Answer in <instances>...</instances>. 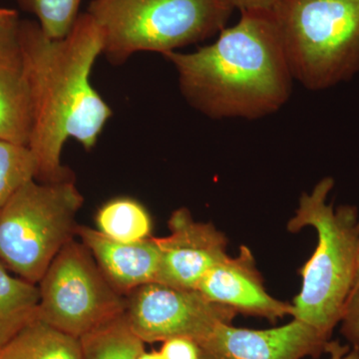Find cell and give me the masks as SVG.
I'll use <instances>...</instances> for the list:
<instances>
[{
	"label": "cell",
	"instance_id": "14",
	"mask_svg": "<svg viewBox=\"0 0 359 359\" xmlns=\"http://www.w3.org/2000/svg\"><path fill=\"white\" fill-rule=\"evenodd\" d=\"M39 285L27 282L0 262V348L39 318Z\"/></svg>",
	"mask_w": 359,
	"mask_h": 359
},
{
	"label": "cell",
	"instance_id": "2",
	"mask_svg": "<svg viewBox=\"0 0 359 359\" xmlns=\"http://www.w3.org/2000/svg\"><path fill=\"white\" fill-rule=\"evenodd\" d=\"M164 56L187 102L211 119H259L292 95L294 79L271 11L241 13L214 43Z\"/></svg>",
	"mask_w": 359,
	"mask_h": 359
},
{
	"label": "cell",
	"instance_id": "11",
	"mask_svg": "<svg viewBox=\"0 0 359 359\" xmlns=\"http://www.w3.org/2000/svg\"><path fill=\"white\" fill-rule=\"evenodd\" d=\"M197 290L215 304L233 309L236 313L257 316L275 323L292 314V304L278 301L266 292L256 259L247 245L237 256H226L212 266Z\"/></svg>",
	"mask_w": 359,
	"mask_h": 359
},
{
	"label": "cell",
	"instance_id": "19",
	"mask_svg": "<svg viewBox=\"0 0 359 359\" xmlns=\"http://www.w3.org/2000/svg\"><path fill=\"white\" fill-rule=\"evenodd\" d=\"M25 11L34 14L42 32L52 39L67 36L79 16L81 0H18Z\"/></svg>",
	"mask_w": 359,
	"mask_h": 359
},
{
	"label": "cell",
	"instance_id": "12",
	"mask_svg": "<svg viewBox=\"0 0 359 359\" xmlns=\"http://www.w3.org/2000/svg\"><path fill=\"white\" fill-rule=\"evenodd\" d=\"M77 236L108 282L124 297L157 280L160 249L155 237L140 242H118L86 226H78Z\"/></svg>",
	"mask_w": 359,
	"mask_h": 359
},
{
	"label": "cell",
	"instance_id": "24",
	"mask_svg": "<svg viewBox=\"0 0 359 359\" xmlns=\"http://www.w3.org/2000/svg\"><path fill=\"white\" fill-rule=\"evenodd\" d=\"M16 18H18V14L13 9L2 8V7H0V28Z\"/></svg>",
	"mask_w": 359,
	"mask_h": 359
},
{
	"label": "cell",
	"instance_id": "20",
	"mask_svg": "<svg viewBox=\"0 0 359 359\" xmlns=\"http://www.w3.org/2000/svg\"><path fill=\"white\" fill-rule=\"evenodd\" d=\"M163 359H219L199 342L189 339H172L162 342Z\"/></svg>",
	"mask_w": 359,
	"mask_h": 359
},
{
	"label": "cell",
	"instance_id": "10",
	"mask_svg": "<svg viewBox=\"0 0 359 359\" xmlns=\"http://www.w3.org/2000/svg\"><path fill=\"white\" fill-rule=\"evenodd\" d=\"M330 342L327 335L294 318L269 330L223 323L200 344L219 359H304L327 353Z\"/></svg>",
	"mask_w": 359,
	"mask_h": 359
},
{
	"label": "cell",
	"instance_id": "9",
	"mask_svg": "<svg viewBox=\"0 0 359 359\" xmlns=\"http://www.w3.org/2000/svg\"><path fill=\"white\" fill-rule=\"evenodd\" d=\"M170 233L155 238L160 266L155 283L183 290H197L203 276L224 257L228 238L215 224L198 222L185 207L168 221Z\"/></svg>",
	"mask_w": 359,
	"mask_h": 359
},
{
	"label": "cell",
	"instance_id": "21",
	"mask_svg": "<svg viewBox=\"0 0 359 359\" xmlns=\"http://www.w3.org/2000/svg\"><path fill=\"white\" fill-rule=\"evenodd\" d=\"M341 325V334L349 346L359 353V295L349 299L346 304Z\"/></svg>",
	"mask_w": 359,
	"mask_h": 359
},
{
	"label": "cell",
	"instance_id": "26",
	"mask_svg": "<svg viewBox=\"0 0 359 359\" xmlns=\"http://www.w3.org/2000/svg\"><path fill=\"white\" fill-rule=\"evenodd\" d=\"M138 359H163L159 351H146L139 355Z\"/></svg>",
	"mask_w": 359,
	"mask_h": 359
},
{
	"label": "cell",
	"instance_id": "4",
	"mask_svg": "<svg viewBox=\"0 0 359 359\" xmlns=\"http://www.w3.org/2000/svg\"><path fill=\"white\" fill-rule=\"evenodd\" d=\"M231 0H92L87 13L103 34V55L120 65L138 52L166 55L219 34Z\"/></svg>",
	"mask_w": 359,
	"mask_h": 359
},
{
	"label": "cell",
	"instance_id": "15",
	"mask_svg": "<svg viewBox=\"0 0 359 359\" xmlns=\"http://www.w3.org/2000/svg\"><path fill=\"white\" fill-rule=\"evenodd\" d=\"M0 359H82L81 342L36 318L0 348Z\"/></svg>",
	"mask_w": 359,
	"mask_h": 359
},
{
	"label": "cell",
	"instance_id": "27",
	"mask_svg": "<svg viewBox=\"0 0 359 359\" xmlns=\"http://www.w3.org/2000/svg\"><path fill=\"white\" fill-rule=\"evenodd\" d=\"M359 295V294H358Z\"/></svg>",
	"mask_w": 359,
	"mask_h": 359
},
{
	"label": "cell",
	"instance_id": "18",
	"mask_svg": "<svg viewBox=\"0 0 359 359\" xmlns=\"http://www.w3.org/2000/svg\"><path fill=\"white\" fill-rule=\"evenodd\" d=\"M36 176V161L29 148L0 140V214L21 187Z\"/></svg>",
	"mask_w": 359,
	"mask_h": 359
},
{
	"label": "cell",
	"instance_id": "22",
	"mask_svg": "<svg viewBox=\"0 0 359 359\" xmlns=\"http://www.w3.org/2000/svg\"><path fill=\"white\" fill-rule=\"evenodd\" d=\"M236 9L243 13H269L275 0H231Z\"/></svg>",
	"mask_w": 359,
	"mask_h": 359
},
{
	"label": "cell",
	"instance_id": "3",
	"mask_svg": "<svg viewBox=\"0 0 359 359\" xmlns=\"http://www.w3.org/2000/svg\"><path fill=\"white\" fill-rule=\"evenodd\" d=\"M334 187L332 177L321 179L311 193H302L290 233L306 226L318 235L313 256L301 269L302 289L292 302V316L332 337L342 320L353 292L359 248L358 208L328 204Z\"/></svg>",
	"mask_w": 359,
	"mask_h": 359
},
{
	"label": "cell",
	"instance_id": "8",
	"mask_svg": "<svg viewBox=\"0 0 359 359\" xmlns=\"http://www.w3.org/2000/svg\"><path fill=\"white\" fill-rule=\"evenodd\" d=\"M126 316L145 344L189 339L203 344L219 325L231 323L237 313L205 299L197 290L151 283L126 297Z\"/></svg>",
	"mask_w": 359,
	"mask_h": 359
},
{
	"label": "cell",
	"instance_id": "25",
	"mask_svg": "<svg viewBox=\"0 0 359 359\" xmlns=\"http://www.w3.org/2000/svg\"><path fill=\"white\" fill-rule=\"evenodd\" d=\"M359 294V248H358V266H356V273L355 278H354V283L353 287V292H351V297H349V299H353V297H356V295ZM348 299V301H349Z\"/></svg>",
	"mask_w": 359,
	"mask_h": 359
},
{
	"label": "cell",
	"instance_id": "23",
	"mask_svg": "<svg viewBox=\"0 0 359 359\" xmlns=\"http://www.w3.org/2000/svg\"><path fill=\"white\" fill-rule=\"evenodd\" d=\"M327 353L328 359H359V353L349 346H342L339 341H330Z\"/></svg>",
	"mask_w": 359,
	"mask_h": 359
},
{
	"label": "cell",
	"instance_id": "17",
	"mask_svg": "<svg viewBox=\"0 0 359 359\" xmlns=\"http://www.w3.org/2000/svg\"><path fill=\"white\" fill-rule=\"evenodd\" d=\"M97 230L106 237L123 243H135L151 237L150 215L138 201L120 197L108 201L96 214Z\"/></svg>",
	"mask_w": 359,
	"mask_h": 359
},
{
	"label": "cell",
	"instance_id": "5",
	"mask_svg": "<svg viewBox=\"0 0 359 359\" xmlns=\"http://www.w3.org/2000/svg\"><path fill=\"white\" fill-rule=\"evenodd\" d=\"M271 13L302 86L323 91L359 74V0H275Z\"/></svg>",
	"mask_w": 359,
	"mask_h": 359
},
{
	"label": "cell",
	"instance_id": "1",
	"mask_svg": "<svg viewBox=\"0 0 359 359\" xmlns=\"http://www.w3.org/2000/svg\"><path fill=\"white\" fill-rule=\"evenodd\" d=\"M18 41L32 104L27 147L36 161V180L69 181L71 171L61 163L66 141L91 150L113 115L90 81L102 54V32L85 13L62 39L47 36L37 21L20 20Z\"/></svg>",
	"mask_w": 359,
	"mask_h": 359
},
{
	"label": "cell",
	"instance_id": "16",
	"mask_svg": "<svg viewBox=\"0 0 359 359\" xmlns=\"http://www.w3.org/2000/svg\"><path fill=\"white\" fill-rule=\"evenodd\" d=\"M82 359H138L145 342L132 330L126 313L83 335Z\"/></svg>",
	"mask_w": 359,
	"mask_h": 359
},
{
	"label": "cell",
	"instance_id": "13",
	"mask_svg": "<svg viewBox=\"0 0 359 359\" xmlns=\"http://www.w3.org/2000/svg\"><path fill=\"white\" fill-rule=\"evenodd\" d=\"M20 18L0 28V140L28 146L32 104L20 41Z\"/></svg>",
	"mask_w": 359,
	"mask_h": 359
},
{
	"label": "cell",
	"instance_id": "7",
	"mask_svg": "<svg viewBox=\"0 0 359 359\" xmlns=\"http://www.w3.org/2000/svg\"><path fill=\"white\" fill-rule=\"evenodd\" d=\"M39 289V320L76 339L126 313V297L108 282L90 250L75 240L59 252Z\"/></svg>",
	"mask_w": 359,
	"mask_h": 359
},
{
	"label": "cell",
	"instance_id": "6",
	"mask_svg": "<svg viewBox=\"0 0 359 359\" xmlns=\"http://www.w3.org/2000/svg\"><path fill=\"white\" fill-rule=\"evenodd\" d=\"M84 198L73 180L21 187L0 214V262L39 285L59 252L74 240Z\"/></svg>",
	"mask_w": 359,
	"mask_h": 359
}]
</instances>
